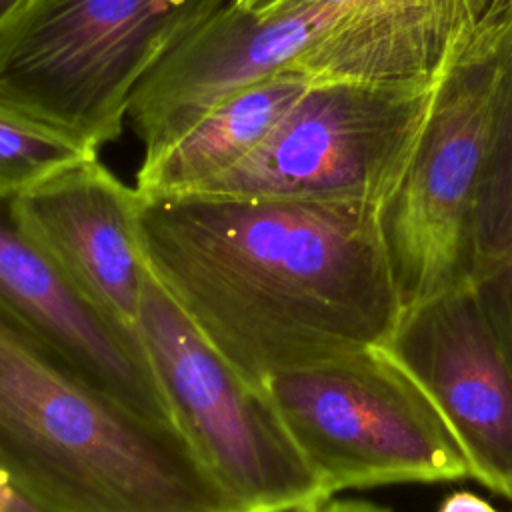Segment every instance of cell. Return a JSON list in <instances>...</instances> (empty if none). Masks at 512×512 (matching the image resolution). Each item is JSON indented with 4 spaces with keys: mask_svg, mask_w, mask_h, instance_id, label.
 Segmentation results:
<instances>
[{
    "mask_svg": "<svg viewBox=\"0 0 512 512\" xmlns=\"http://www.w3.org/2000/svg\"><path fill=\"white\" fill-rule=\"evenodd\" d=\"M140 244L178 310L258 388L382 346L402 312L372 202L140 198Z\"/></svg>",
    "mask_w": 512,
    "mask_h": 512,
    "instance_id": "obj_1",
    "label": "cell"
},
{
    "mask_svg": "<svg viewBox=\"0 0 512 512\" xmlns=\"http://www.w3.org/2000/svg\"><path fill=\"white\" fill-rule=\"evenodd\" d=\"M0 470L50 512H244L180 428L92 388L2 306Z\"/></svg>",
    "mask_w": 512,
    "mask_h": 512,
    "instance_id": "obj_2",
    "label": "cell"
},
{
    "mask_svg": "<svg viewBox=\"0 0 512 512\" xmlns=\"http://www.w3.org/2000/svg\"><path fill=\"white\" fill-rule=\"evenodd\" d=\"M232 0H38L0 38V108L98 154L142 80Z\"/></svg>",
    "mask_w": 512,
    "mask_h": 512,
    "instance_id": "obj_3",
    "label": "cell"
},
{
    "mask_svg": "<svg viewBox=\"0 0 512 512\" xmlns=\"http://www.w3.org/2000/svg\"><path fill=\"white\" fill-rule=\"evenodd\" d=\"M510 54L512 0H498L436 76L410 156L376 206L402 310L470 278L476 186Z\"/></svg>",
    "mask_w": 512,
    "mask_h": 512,
    "instance_id": "obj_4",
    "label": "cell"
},
{
    "mask_svg": "<svg viewBox=\"0 0 512 512\" xmlns=\"http://www.w3.org/2000/svg\"><path fill=\"white\" fill-rule=\"evenodd\" d=\"M332 498L346 488L472 478L418 382L382 348L350 346L264 382Z\"/></svg>",
    "mask_w": 512,
    "mask_h": 512,
    "instance_id": "obj_5",
    "label": "cell"
},
{
    "mask_svg": "<svg viewBox=\"0 0 512 512\" xmlns=\"http://www.w3.org/2000/svg\"><path fill=\"white\" fill-rule=\"evenodd\" d=\"M136 334L178 428L244 512H316L330 500L268 392L204 340L150 270Z\"/></svg>",
    "mask_w": 512,
    "mask_h": 512,
    "instance_id": "obj_6",
    "label": "cell"
},
{
    "mask_svg": "<svg viewBox=\"0 0 512 512\" xmlns=\"http://www.w3.org/2000/svg\"><path fill=\"white\" fill-rule=\"evenodd\" d=\"M432 86L312 82L248 158L190 194L378 206L410 156Z\"/></svg>",
    "mask_w": 512,
    "mask_h": 512,
    "instance_id": "obj_7",
    "label": "cell"
},
{
    "mask_svg": "<svg viewBox=\"0 0 512 512\" xmlns=\"http://www.w3.org/2000/svg\"><path fill=\"white\" fill-rule=\"evenodd\" d=\"M382 348L436 406L472 478L512 500V364L472 286L404 308Z\"/></svg>",
    "mask_w": 512,
    "mask_h": 512,
    "instance_id": "obj_8",
    "label": "cell"
},
{
    "mask_svg": "<svg viewBox=\"0 0 512 512\" xmlns=\"http://www.w3.org/2000/svg\"><path fill=\"white\" fill-rule=\"evenodd\" d=\"M340 12L256 10L236 0L178 44L136 88L128 122L154 156L206 112L262 80L292 74L296 60Z\"/></svg>",
    "mask_w": 512,
    "mask_h": 512,
    "instance_id": "obj_9",
    "label": "cell"
},
{
    "mask_svg": "<svg viewBox=\"0 0 512 512\" xmlns=\"http://www.w3.org/2000/svg\"><path fill=\"white\" fill-rule=\"evenodd\" d=\"M6 212L84 302L136 332L148 268L134 186L88 156L12 198Z\"/></svg>",
    "mask_w": 512,
    "mask_h": 512,
    "instance_id": "obj_10",
    "label": "cell"
},
{
    "mask_svg": "<svg viewBox=\"0 0 512 512\" xmlns=\"http://www.w3.org/2000/svg\"><path fill=\"white\" fill-rule=\"evenodd\" d=\"M0 306L82 380L126 410L176 426L172 406L134 330L84 302L0 214Z\"/></svg>",
    "mask_w": 512,
    "mask_h": 512,
    "instance_id": "obj_11",
    "label": "cell"
},
{
    "mask_svg": "<svg viewBox=\"0 0 512 512\" xmlns=\"http://www.w3.org/2000/svg\"><path fill=\"white\" fill-rule=\"evenodd\" d=\"M498 0H360L296 60L308 84H432Z\"/></svg>",
    "mask_w": 512,
    "mask_h": 512,
    "instance_id": "obj_12",
    "label": "cell"
},
{
    "mask_svg": "<svg viewBox=\"0 0 512 512\" xmlns=\"http://www.w3.org/2000/svg\"><path fill=\"white\" fill-rule=\"evenodd\" d=\"M306 86L298 74H282L226 98L168 148L142 158L138 196L190 194L238 166L272 134Z\"/></svg>",
    "mask_w": 512,
    "mask_h": 512,
    "instance_id": "obj_13",
    "label": "cell"
},
{
    "mask_svg": "<svg viewBox=\"0 0 512 512\" xmlns=\"http://www.w3.org/2000/svg\"><path fill=\"white\" fill-rule=\"evenodd\" d=\"M468 284L512 364V70L502 80L480 166Z\"/></svg>",
    "mask_w": 512,
    "mask_h": 512,
    "instance_id": "obj_14",
    "label": "cell"
},
{
    "mask_svg": "<svg viewBox=\"0 0 512 512\" xmlns=\"http://www.w3.org/2000/svg\"><path fill=\"white\" fill-rule=\"evenodd\" d=\"M88 156L98 154L0 108V202H10Z\"/></svg>",
    "mask_w": 512,
    "mask_h": 512,
    "instance_id": "obj_15",
    "label": "cell"
},
{
    "mask_svg": "<svg viewBox=\"0 0 512 512\" xmlns=\"http://www.w3.org/2000/svg\"><path fill=\"white\" fill-rule=\"evenodd\" d=\"M360 0H246L238 2L246 8H256V10H332V12H344L358 4Z\"/></svg>",
    "mask_w": 512,
    "mask_h": 512,
    "instance_id": "obj_16",
    "label": "cell"
},
{
    "mask_svg": "<svg viewBox=\"0 0 512 512\" xmlns=\"http://www.w3.org/2000/svg\"><path fill=\"white\" fill-rule=\"evenodd\" d=\"M0 512H50L0 470Z\"/></svg>",
    "mask_w": 512,
    "mask_h": 512,
    "instance_id": "obj_17",
    "label": "cell"
},
{
    "mask_svg": "<svg viewBox=\"0 0 512 512\" xmlns=\"http://www.w3.org/2000/svg\"><path fill=\"white\" fill-rule=\"evenodd\" d=\"M436 512H498L488 500L472 492H452L448 494Z\"/></svg>",
    "mask_w": 512,
    "mask_h": 512,
    "instance_id": "obj_18",
    "label": "cell"
},
{
    "mask_svg": "<svg viewBox=\"0 0 512 512\" xmlns=\"http://www.w3.org/2000/svg\"><path fill=\"white\" fill-rule=\"evenodd\" d=\"M38 0H0V38L36 4Z\"/></svg>",
    "mask_w": 512,
    "mask_h": 512,
    "instance_id": "obj_19",
    "label": "cell"
},
{
    "mask_svg": "<svg viewBox=\"0 0 512 512\" xmlns=\"http://www.w3.org/2000/svg\"><path fill=\"white\" fill-rule=\"evenodd\" d=\"M316 512H392V510L366 500H336V502L328 500Z\"/></svg>",
    "mask_w": 512,
    "mask_h": 512,
    "instance_id": "obj_20",
    "label": "cell"
},
{
    "mask_svg": "<svg viewBox=\"0 0 512 512\" xmlns=\"http://www.w3.org/2000/svg\"><path fill=\"white\" fill-rule=\"evenodd\" d=\"M236 2H246V0H236Z\"/></svg>",
    "mask_w": 512,
    "mask_h": 512,
    "instance_id": "obj_21",
    "label": "cell"
}]
</instances>
